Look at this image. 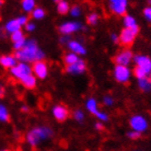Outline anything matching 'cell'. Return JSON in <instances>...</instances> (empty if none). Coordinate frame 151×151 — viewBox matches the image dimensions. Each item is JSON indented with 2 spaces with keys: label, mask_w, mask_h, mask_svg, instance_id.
Returning <instances> with one entry per match:
<instances>
[{
  "label": "cell",
  "mask_w": 151,
  "mask_h": 151,
  "mask_svg": "<svg viewBox=\"0 0 151 151\" xmlns=\"http://www.w3.org/2000/svg\"><path fill=\"white\" fill-rule=\"evenodd\" d=\"M44 56H45L44 53L38 48L37 44L32 40L25 42L22 48L17 50L14 54L17 60H20V63H24V64L41 61L43 60Z\"/></svg>",
  "instance_id": "1"
},
{
  "label": "cell",
  "mask_w": 151,
  "mask_h": 151,
  "mask_svg": "<svg viewBox=\"0 0 151 151\" xmlns=\"http://www.w3.org/2000/svg\"><path fill=\"white\" fill-rule=\"evenodd\" d=\"M52 136L53 132L49 127H35L27 132V140L32 147H35L38 144L49 139Z\"/></svg>",
  "instance_id": "2"
},
{
  "label": "cell",
  "mask_w": 151,
  "mask_h": 151,
  "mask_svg": "<svg viewBox=\"0 0 151 151\" xmlns=\"http://www.w3.org/2000/svg\"><path fill=\"white\" fill-rule=\"evenodd\" d=\"M139 32V27H125L124 30L121 32L119 35V42L123 46H130L134 43L135 38L137 37Z\"/></svg>",
  "instance_id": "3"
},
{
  "label": "cell",
  "mask_w": 151,
  "mask_h": 151,
  "mask_svg": "<svg viewBox=\"0 0 151 151\" xmlns=\"http://www.w3.org/2000/svg\"><path fill=\"white\" fill-rule=\"evenodd\" d=\"M10 73L14 79L22 81L24 78L32 75V68L27 64L20 63V64L15 65L12 69H10Z\"/></svg>",
  "instance_id": "4"
},
{
  "label": "cell",
  "mask_w": 151,
  "mask_h": 151,
  "mask_svg": "<svg viewBox=\"0 0 151 151\" xmlns=\"http://www.w3.org/2000/svg\"><path fill=\"white\" fill-rule=\"evenodd\" d=\"M130 127L132 128L134 132H144L147 130L148 128V122L147 119L145 118L144 116H141V115H135V116H132L130 118Z\"/></svg>",
  "instance_id": "5"
},
{
  "label": "cell",
  "mask_w": 151,
  "mask_h": 151,
  "mask_svg": "<svg viewBox=\"0 0 151 151\" xmlns=\"http://www.w3.org/2000/svg\"><path fill=\"white\" fill-rule=\"evenodd\" d=\"M114 78L117 82L126 83L130 78V70L126 66H117L114 69Z\"/></svg>",
  "instance_id": "6"
},
{
  "label": "cell",
  "mask_w": 151,
  "mask_h": 151,
  "mask_svg": "<svg viewBox=\"0 0 151 151\" xmlns=\"http://www.w3.org/2000/svg\"><path fill=\"white\" fill-rule=\"evenodd\" d=\"M132 60V53L128 49H124L119 53L117 54L115 58H114V61L116 63L117 66H126L130 64V61Z\"/></svg>",
  "instance_id": "7"
},
{
  "label": "cell",
  "mask_w": 151,
  "mask_h": 151,
  "mask_svg": "<svg viewBox=\"0 0 151 151\" xmlns=\"http://www.w3.org/2000/svg\"><path fill=\"white\" fill-rule=\"evenodd\" d=\"M128 2L126 0H112L110 2V9L117 15H124L127 10Z\"/></svg>",
  "instance_id": "8"
},
{
  "label": "cell",
  "mask_w": 151,
  "mask_h": 151,
  "mask_svg": "<svg viewBox=\"0 0 151 151\" xmlns=\"http://www.w3.org/2000/svg\"><path fill=\"white\" fill-rule=\"evenodd\" d=\"M134 60L136 63L137 67L140 69H142L146 73H150L151 72V59L148 56H144V55H137L134 57Z\"/></svg>",
  "instance_id": "9"
},
{
  "label": "cell",
  "mask_w": 151,
  "mask_h": 151,
  "mask_svg": "<svg viewBox=\"0 0 151 151\" xmlns=\"http://www.w3.org/2000/svg\"><path fill=\"white\" fill-rule=\"evenodd\" d=\"M32 71L34 72L35 76H37V78L40 79H44L47 76V72H48V67H47V64L45 61H36L33 65V68H32Z\"/></svg>",
  "instance_id": "10"
},
{
  "label": "cell",
  "mask_w": 151,
  "mask_h": 151,
  "mask_svg": "<svg viewBox=\"0 0 151 151\" xmlns=\"http://www.w3.org/2000/svg\"><path fill=\"white\" fill-rule=\"evenodd\" d=\"M86 63L83 60L77 61L76 64L69 65L66 67V71L68 73H71V75H81L86 71Z\"/></svg>",
  "instance_id": "11"
},
{
  "label": "cell",
  "mask_w": 151,
  "mask_h": 151,
  "mask_svg": "<svg viewBox=\"0 0 151 151\" xmlns=\"http://www.w3.org/2000/svg\"><path fill=\"white\" fill-rule=\"evenodd\" d=\"M81 27H82V25L79 22H66L59 27V31L64 35H68L73 33V32H77Z\"/></svg>",
  "instance_id": "12"
},
{
  "label": "cell",
  "mask_w": 151,
  "mask_h": 151,
  "mask_svg": "<svg viewBox=\"0 0 151 151\" xmlns=\"http://www.w3.org/2000/svg\"><path fill=\"white\" fill-rule=\"evenodd\" d=\"M68 110L64 105H56L53 109V115L58 122H64L68 117Z\"/></svg>",
  "instance_id": "13"
},
{
  "label": "cell",
  "mask_w": 151,
  "mask_h": 151,
  "mask_svg": "<svg viewBox=\"0 0 151 151\" xmlns=\"http://www.w3.org/2000/svg\"><path fill=\"white\" fill-rule=\"evenodd\" d=\"M17 65L14 55H2L0 56V66L6 69H12Z\"/></svg>",
  "instance_id": "14"
},
{
  "label": "cell",
  "mask_w": 151,
  "mask_h": 151,
  "mask_svg": "<svg viewBox=\"0 0 151 151\" xmlns=\"http://www.w3.org/2000/svg\"><path fill=\"white\" fill-rule=\"evenodd\" d=\"M21 24L19 23L18 19H13V20H10V21H8L6 23V25H4V31L7 32V33H14V32H18V31H21Z\"/></svg>",
  "instance_id": "15"
},
{
  "label": "cell",
  "mask_w": 151,
  "mask_h": 151,
  "mask_svg": "<svg viewBox=\"0 0 151 151\" xmlns=\"http://www.w3.org/2000/svg\"><path fill=\"white\" fill-rule=\"evenodd\" d=\"M68 48L71 50V53L76 54V55H84L86 54V48L80 43L76 41H69Z\"/></svg>",
  "instance_id": "16"
},
{
  "label": "cell",
  "mask_w": 151,
  "mask_h": 151,
  "mask_svg": "<svg viewBox=\"0 0 151 151\" xmlns=\"http://www.w3.org/2000/svg\"><path fill=\"white\" fill-rule=\"evenodd\" d=\"M24 87L27 88V89H33V88L36 86V79H35L34 76H29L27 78H24V79L21 81Z\"/></svg>",
  "instance_id": "17"
},
{
  "label": "cell",
  "mask_w": 151,
  "mask_h": 151,
  "mask_svg": "<svg viewBox=\"0 0 151 151\" xmlns=\"http://www.w3.org/2000/svg\"><path fill=\"white\" fill-rule=\"evenodd\" d=\"M64 60H65V63H66V65L69 66V65L76 64V63L79 61L80 59H79V57H78V55H76V54H73V53H68L65 55Z\"/></svg>",
  "instance_id": "18"
},
{
  "label": "cell",
  "mask_w": 151,
  "mask_h": 151,
  "mask_svg": "<svg viewBox=\"0 0 151 151\" xmlns=\"http://www.w3.org/2000/svg\"><path fill=\"white\" fill-rule=\"evenodd\" d=\"M21 4H22V9L25 12H31L35 9V2L33 0H23Z\"/></svg>",
  "instance_id": "19"
},
{
  "label": "cell",
  "mask_w": 151,
  "mask_h": 151,
  "mask_svg": "<svg viewBox=\"0 0 151 151\" xmlns=\"http://www.w3.org/2000/svg\"><path fill=\"white\" fill-rule=\"evenodd\" d=\"M87 110L89 112H91L92 114H96L98 113V105H96V101L94 99H89L87 102Z\"/></svg>",
  "instance_id": "20"
},
{
  "label": "cell",
  "mask_w": 151,
  "mask_h": 151,
  "mask_svg": "<svg viewBox=\"0 0 151 151\" xmlns=\"http://www.w3.org/2000/svg\"><path fill=\"white\" fill-rule=\"evenodd\" d=\"M69 10L70 9H69L68 2H66V1H59L57 4V11L59 12L60 14H66Z\"/></svg>",
  "instance_id": "21"
},
{
  "label": "cell",
  "mask_w": 151,
  "mask_h": 151,
  "mask_svg": "<svg viewBox=\"0 0 151 151\" xmlns=\"http://www.w3.org/2000/svg\"><path fill=\"white\" fill-rule=\"evenodd\" d=\"M124 27H136V19L132 15H126L124 18Z\"/></svg>",
  "instance_id": "22"
},
{
  "label": "cell",
  "mask_w": 151,
  "mask_h": 151,
  "mask_svg": "<svg viewBox=\"0 0 151 151\" xmlns=\"http://www.w3.org/2000/svg\"><path fill=\"white\" fill-rule=\"evenodd\" d=\"M138 83H139V88L142 91H150L151 90V82L148 80V78L138 80Z\"/></svg>",
  "instance_id": "23"
},
{
  "label": "cell",
  "mask_w": 151,
  "mask_h": 151,
  "mask_svg": "<svg viewBox=\"0 0 151 151\" xmlns=\"http://www.w3.org/2000/svg\"><path fill=\"white\" fill-rule=\"evenodd\" d=\"M11 41L13 42V44L15 43H19V42L25 41V37L21 31H18V32H14L11 34Z\"/></svg>",
  "instance_id": "24"
},
{
  "label": "cell",
  "mask_w": 151,
  "mask_h": 151,
  "mask_svg": "<svg viewBox=\"0 0 151 151\" xmlns=\"http://www.w3.org/2000/svg\"><path fill=\"white\" fill-rule=\"evenodd\" d=\"M9 121V112H8L7 107L4 105H0V122L6 123Z\"/></svg>",
  "instance_id": "25"
},
{
  "label": "cell",
  "mask_w": 151,
  "mask_h": 151,
  "mask_svg": "<svg viewBox=\"0 0 151 151\" xmlns=\"http://www.w3.org/2000/svg\"><path fill=\"white\" fill-rule=\"evenodd\" d=\"M32 15H33L34 19L41 20L45 17V11L42 8H35L34 10H33V12H32Z\"/></svg>",
  "instance_id": "26"
},
{
  "label": "cell",
  "mask_w": 151,
  "mask_h": 151,
  "mask_svg": "<svg viewBox=\"0 0 151 151\" xmlns=\"http://www.w3.org/2000/svg\"><path fill=\"white\" fill-rule=\"evenodd\" d=\"M134 75L136 76V78L138 80L145 79V78H147V77H148V73H146L142 69L138 68V67H136V68L134 69Z\"/></svg>",
  "instance_id": "27"
},
{
  "label": "cell",
  "mask_w": 151,
  "mask_h": 151,
  "mask_svg": "<svg viewBox=\"0 0 151 151\" xmlns=\"http://www.w3.org/2000/svg\"><path fill=\"white\" fill-rule=\"evenodd\" d=\"M98 20H99V15L96 14V13H91V14L88 15V18H87L88 23H89V24H92V25L96 24Z\"/></svg>",
  "instance_id": "28"
},
{
  "label": "cell",
  "mask_w": 151,
  "mask_h": 151,
  "mask_svg": "<svg viewBox=\"0 0 151 151\" xmlns=\"http://www.w3.org/2000/svg\"><path fill=\"white\" fill-rule=\"evenodd\" d=\"M69 11H70V14H71L72 17H78V15L81 13V9H80L78 6H73Z\"/></svg>",
  "instance_id": "29"
},
{
  "label": "cell",
  "mask_w": 151,
  "mask_h": 151,
  "mask_svg": "<svg viewBox=\"0 0 151 151\" xmlns=\"http://www.w3.org/2000/svg\"><path fill=\"white\" fill-rule=\"evenodd\" d=\"M95 116L98 117L99 119H101V121H107V119H109L107 114L103 113V112H101V111H98V113L95 114Z\"/></svg>",
  "instance_id": "30"
},
{
  "label": "cell",
  "mask_w": 151,
  "mask_h": 151,
  "mask_svg": "<svg viewBox=\"0 0 151 151\" xmlns=\"http://www.w3.org/2000/svg\"><path fill=\"white\" fill-rule=\"evenodd\" d=\"M144 15L145 18L148 20V21H150L151 22V7H147L144 9Z\"/></svg>",
  "instance_id": "31"
},
{
  "label": "cell",
  "mask_w": 151,
  "mask_h": 151,
  "mask_svg": "<svg viewBox=\"0 0 151 151\" xmlns=\"http://www.w3.org/2000/svg\"><path fill=\"white\" fill-rule=\"evenodd\" d=\"M83 118H84V115H83V113L81 112V111H76L75 112V119H77L78 122H82Z\"/></svg>",
  "instance_id": "32"
},
{
  "label": "cell",
  "mask_w": 151,
  "mask_h": 151,
  "mask_svg": "<svg viewBox=\"0 0 151 151\" xmlns=\"http://www.w3.org/2000/svg\"><path fill=\"white\" fill-rule=\"evenodd\" d=\"M17 19H18L19 23L21 24V27H23V25H27V23L29 22V20H27V17H25V15H21V17L17 18Z\"/></svg>",
  "instance_id": "33"
},
{
  "label": "cell",
  "mask_w": 151,
  "mask_h": 151,
  "mask_svg": "<svg viewBox=\"0 0 151 151\" xmlns=\"http://www.w3.org/2000/svg\"><path fill=\"white\" fill-rule=\"evenodd\" d=\"M103 102H104V104H105L106 106H111V105H113L114 100L111 98V96H104V99H103Z\"/></svg>",
  "instance_id": "34"
},
{
  "label": "cell",
  "mask_w": 151,
  "mask_h": 151,
  "mask_svg": "<svg viewBox=\"0 0 151 151\" xmlns=\"http://www.w3.org/2000/svg\"><path fill=\"white\" fill-rule=\"evenodd\" d=\"M127 136L130 138V139H138L140 137V132H129L128 134H127Z\"/></svg>",
  "instance_id": "35"
},
{
  "label": "cell",
  "mask_w": 151,
  "mask_h": 151,
  "mask_svg": "<svg viewBox=\"0 0 151 151\" xmlns=\"http://www.w3.org/2000/svg\"><path fill=\"white\" fill-rule=\"evenodd\" d=\"M25 29H27V31H29V32H32V31L35 29V24L34 23L27 22V25H25Z\"/></svg>",
  "instance_id": "36"
},
{
  "label": "cell",
  "mask_w": 151,
  "mask_h": 151,
  "mask_svg": "<svg viewBox=\"0 0 151 151\" xmlns=\"http://www.w3.org/2000/svg\"><path fill=\"white\" fill-rule=\"evenodd\" d=\"M95 127H96V129H103V125L100 124V123H96V124H95Z\"/></svg>",
  "instance_id": "37"
},
{
  "label": "cell",
  "mask_w": 151,
  "mask_h": 151,
  "mask_svg": "<svg viewBox=\"0 0 151 151\" xmlns=\"http://www.w3.org/2000/svg\"><path fill=\"white\" fill-rule=\"evenodd\" d=\"M4 88L0 86V96H2L4 95Z\"/></svg>",
  "instance_id": "38"
},
{
  "label": "cell",
  "mask_w": 151,
  "mask_h": 151,
  "mask_svg": "<svg viewBox=\"0 0 151 151\" xmlns=\"http://www.w3.org/2000/svg\"><path fill=\"white\" fill-rule=\"evenodd\" d=\"M112 40H113V41L114 42H115V43H116V42H118V41H117V40H118V37H117V36H116V35H112Z\"/></svg>",
  "instance_id": "39"
},
{
  "label": "cell",
  "mask_w": 151,
  "mask_h": 151,
  "mask_svg": "<svg viewBox=\"0 0 151 151\" xmlns=\"http://www.w3.org/2000/svg\"><path fill=\"white\" fill-rule=\"evenodd\" d=\"M27 110H29V109H27V106H22V111H23V112H27Z\"/></svg>",
  "instance_id": "40"
},
{
  "label": "cell",
  "mask_w": 151,
  "mask_h": 151,
  "mask_svg": "<svg viewBox=\"0 0 151 151\" xmlns=\"http://www.w3.org/2000/svg\"><path fill=\"white\" fill-rule=\"evenodd\" d=\"M147 78H148V80H149V81H150V82H151V72H150V73H149V75H148Z\"/></svg>",
  "instance_id": "41"
},
{
  "label": "cell",
  "mask_w": 151,
  "mask_h": 151,
  "mask_svg": "<svg viewBox=\"0 0 151 151\" xmlns=\"http://www.w3.org/2000/svg\"><path fill=\"white\" fill-rule=\"evenodd\" d=\"M1 4H2V1H0V7H1Z\"/></svg>",
  "instance_id": "42"
},
{
  "label": "cell",
  "mask_w": 151,
  "mask_h": 151,
  "mask_svg": "<svg viewBox=\"0 0 151 151\" xmlns=\"http://www.w3.org/2000/svg\"><path fill=\"white\" fill-rule=\"evenodd\" d=\"M1 151H8V150H1Z\"/></svg>",
  "instance_id": "43"
},
{
  "label": "cell",
  "mask_w": 151,
  "mask_h": 151,
  "mask_svg": "<svg viewBox=\"0 0 151 151\" xmlns=\"http://www.w3.org/2000/svg\"><path fill=\"white\" fill-rule=\"evenodd\" d=\"M150 4H151V2H150Z\"/></svg>",
  "instance_id": "44"
}]
</instances>
